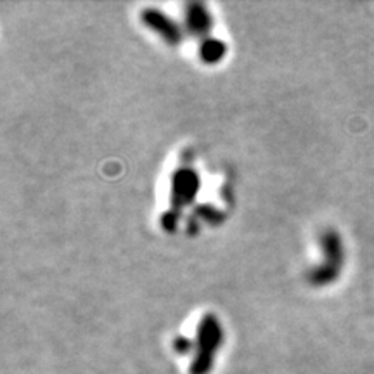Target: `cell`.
<instances>
[{"label": "cell", "mask_w": 374, "mask_h": 374, "mask_svg": "<svg viewBox=\"0 0 374 374\" xmlns=\"http://www.w3.org/2000/svg\"><path fill=\"white\" fill-rule=\"evenodd\" d=\"M321 246H323L324 260L323 264L308 272V283L312 286H327L340 275L345 253H343V242L340 234L334 229H326L321 234Z\"/></svg>", "instance_id": "6da1fadb"}, {"label": "cell", "mask_w": 374, "mask_h": 374, "mask_svg": "<svg viewBox=\"0 0 374 374\" xmlns=\"http://www.w3.org/2000/svg\"><path fill=\"white\" fill-rule=\"evenodd\" d=\"M199 189V177L192 169H179L172 179V196H170V210L162 216V225L165 231H175L177 221L182 210L191 205Z\"/></svg>", "instance_id": "7a4b0ae2"}, {"label": "cell", "mask_w": 374, "mask_h": 374, "mask_svg": "<svg viewBox=\"0 0 374 374\" xmlns=\"http://www.w3.org/2000/svg\"><path fill=\"white\" fill-rule=\"evenodd\" d=\"M222 326L213 314H205L198 326V341H196V356L192 362V374H206L213 364L216 350L221 347Z\"/></svg>", "instance_id": "3957f363"}, {"label": "cell", "mask_w": 374, "mask_h": 374, "mask_svg": "<svg viewBox=\"0 0 374 374\" xmlns=\"http://www.w3.org/2000/svg\"><path fill=\"white\" fill-rule=\"evenodd\" d=\"M140 21H142L147 28L153 29L154 34H158L166 44L170 45L182 44L184 38L182 28H180L170 16H166L163 11H160V9L146 8L140 12Z\"/></svg>", "instance_id": "277c9868"}, {"label": "cell", "mask_w": 374, "mask_h": 374, "mask_svg": "<svg viewBox=\"0 0 374 374\" xmlns=\"http://www.w3.org/2000/svg\"><path fill=\"white\" fill-rule=\"evenodd\" d=\"M212 25V14L205 8V4H199V2L186 4V26L189 29V34L205 40V38L210 37Z\"/></svg>", "instance_id": "5b68a950"}, {"label": "cell", "mask_w": 374, "mask_h": 374, "mask_svg": "<svg viewBox=\"0 0 374 374\" xmlns=\"http://www.w3.org/2000/svg\"><path fill=\"white\" fill-rule=\"evenodd\" d=\"M225 54V44L216 38H205L201 40V47H199V55L205 62L208 64H215V62L221 61Z\"/></svg>", "instance_id": "8992f818"}, {"label": "cell", "mask_w": 374, "mask_h": 374, "mask_svg": "<svg viewBox=\"0 0 374 374\" xmlns=\"http://www.w3.org/2000/svg\"><path fill=\"white\" fill-rule=\"evenodd\" d=\"M175 350L177 352H187L189 350V341L186 338H177L175 340Z\"/></svg>", "instance_id": "52a82bcc"}]
</instances>
